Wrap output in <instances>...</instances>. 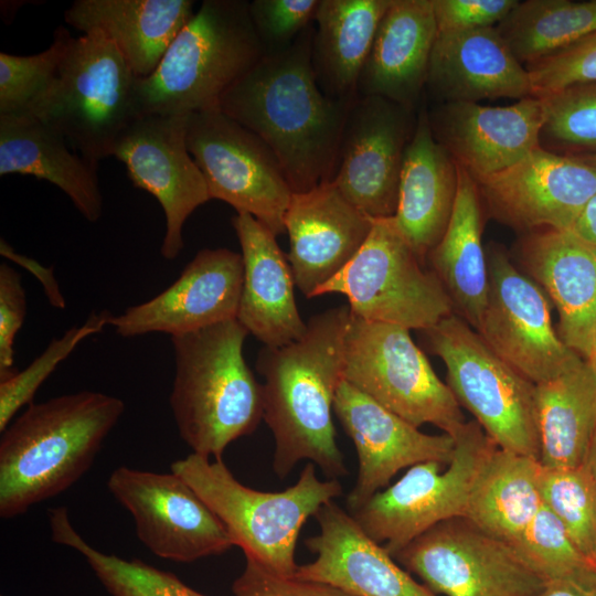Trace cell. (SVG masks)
I'll list each match as a JSON object with an SVG mask.
<instances>
[{
  "label": "cell",
  "instance_id": "5",
  "mask_svg": "<svg viewBox=\"0 0 596 596\" xmlns=\"http://www.w3.org/2000/svg\"><path fill=\"white\" fill-rule=\"evenodd\" d=\"M246 0H204L155 72L138 78L139 116H189L219 108L223 95L265 55Z\"/></svg>",
  "mask_w": 596,
  "mask_h": 596
},
{
  "label": "cell",
  "instance_id": "34",
  "mask_svg": "<svg viewBox=\"0 0 596 596\" xmlns=\"http://www.w3.org/2000/svg\"><path fill=\"white\" fill-rule=\"evenodd\" d=\"M541 464L498 446L472 483L464 518L513 545L542 505Z\"/></svg>",
  "mask_w": 596,
  "mask_h": 596
},
{
  "label": "cell",
  "instance_id": "29",
  "mask_svg": "<svg viewBox=\"0 0 596 596\" xmlns=\"http://www.w3.org/2000/svg\"><path fill=\"white\" fill-rule=\"evenodd\" d=\"M192 0H76L65 22L109 40L138 78L150 76L193 17Z\"/></svg>",
  "mask_w": 596,
  "mask_h": 596
},
{
  "label": "cell",
  "instance_id": "32",
  "mask_svg": "<svg viewBox=\"0 0 596 596\" xmlns=\"http://www.w3.org/2000/svg\"><path fill=\"white\" fill-rule=\"evenodd\" d=\"M483 212L475 179L458 166V188L450 221L426 258L448 294L455 313L475 330L489 289L487 255L481 240Z\"/></svg>",
  "mask_w": 596,
  "mask_h": 596
},
{
  "label": "cell",
  "instance_id": "12",
  "mask_svg": "<svg viewBox=\"0 0 596 596\" xmlns=\"http://www.w3.org/2000/svg\"><path fill=\"white\" fill-rule=\"evenodd\" d=\"M187 143L211 199L254 216L276 236L286 232L292 191L274 152L258 136L212 108L189 115Z\"/></svg>",
  "mask_w": 596,
  "mask_h": 596
},
{
  "label": "cell",
  "instance_id": "2",
  "mask_svg": "<svg viewBox=\"0 0 596 596\" xmlns=\"http://www.w3.org/2000/svg\"><path fill=\"white\" fill-rule=\"evenodd\" d=\"M349 306L313 315L301 338L258 352L264 377L263 419L273 433V470L279 479L309 460L328 479L345 477L344 456L332 419L337 390L344 380Z\"/></svg>",
  "mask_w": 596,
  "mask_h": 596
},
{
  "label": "cell",
  "instance_id": "30",
  "mask_svg": "<svg viewBox=\"0 0 596 596\" xmlns=\"http://www.w3.org/2000/svg\"><path fill=\"white\" fill-rule=\"evenodd\" d=\"M64 135L34 115L0 116V175L22 174L62 190L96 222L103 213L97 166L68 148Z\"/></svg>",
  "mask_w": 596,
  "mask_h": 596
},
{
  "label": "cell",
  "instance_id": "7",
  "mask_svg": "<svg viewBox=\"0 0 596 596\" xmlns=\"http://www.w3.org/2000/svg\"><path fill=\"white\" fill-rule=\"evenodd\" d=\"M136 81L103 34L71 36L56 79L32 115L60 130L74 151L98 167L139 117Z\"/></svg>",
  "mask_w": 596,
  "mask_h": 596
},
{
  "label": "cell",
  "instance_id": "43",
  "mask_svg": "<svg viewBox=\"0 0 596 596\" xmlns=\"http://www.w3.org/2000/svg\"><path fill=\"white\" fill-rule=\"evenodd\" d=\"M525 67L533 96H544L575 83L596 81V32Z\"/></svg>",
  "mask_w": 596,
  "mask_h": 596
},
{
  "label": "cell",
  "instance_id": "42",
  "mask_svg": "<svg viewBox=\"0 0 596 596\" xmlns=\"http://www.w3.org/2000/svg\"><path fill=\"white\" fill-rule=\"evenodd\" d=\"M320 0H253L249 15L266 53L288 47L313 22Z\"/></svg>",
  "mask_w": 596,
  "mask_h": 596
},
{
  "label": "cell",
  "instance_id": "19",
  "mask_svg": "<svg viewBox=\"0 0 596 596\" xmlns=\"http://www.w3.org/2000/svg\"><path fill=\"white\" fill-rule=\"evenodd\" d=\"M333 412L358 456L356 480L347 497L350 514L389 487L400 470L424 461L448 465L453 458L451 436L421 432L344 380L337 390Z\"/></svg>",
  "mask_w": 596,
  "mask_h": 596
},
{
  "label": "cell",
  "instance_id": "52",
  "mask_svg": "<svg viewBox=\"0 0 596 596\" xmlns=\"http://www.w3.org/2000/svg\"><path fill=\"white\" fill-rule=\"evenodd\" d=\"M574 158H577L578 160L587 163V164H590L593 167H596V156H589V157H574Z\"/></svg>",
  "mask_w": 596,
  "mask_h": 596
},
{
  "label": "cell",
  "instance_id": "4",
  "mask_svg": "<svg viewBox=\"0 0 596 596\" xmlns=\"http://www.w3.org/2000/svg\"><path fill=\"white\" fill-rule=\"evenodd\" d=\"M248 331L237 319L171 337L175 374L170 407L192 454L222 460L227 446L263 419V389L247 365Z\"/></svg>",
  "mask_w": 596,
  "mask_h": 596
},
{
  "label": "cell",
  "instance_id": "28",
  "mask_svg": "<svg viewBox=\"0 0 596 596\" xmlns=\"http://www.w3.org/2000/svg\"><path fill=\"white\" fill-rule=\"evenodd\" d=\"M458 188V166L435 139L428 109L417 111L416 126L406 147L400 175L395 221L424 262L444 235Z\"/></svg>",
  "mask_w": 596,
  "mask_h": 596
},
{
  "label": "cell",
  "instance_id": "15",
  "mask_svg": "<svg viewBox=\"0 0 596 596\" xmlns=\"http://www.w3.org/2000/svg\"><path fill=\"white\" fill-rule=\"evenodd\" d=\"M107 488L132 515L140 542L160 558L191 563L234 546L219 517L172 471L120 466L109 475Z\"/></svg>",
  "mask_w": 596,
  "mask_h": 596
},
{
  "label": "cell",
  "instance_id": "47",
  "mask_svg": "<svg viewBox=\"0 0 596 596\" xmlns=\"http://www.w3.org/2000/svg\"><path fill=\"white\" fill-rule=\"evenodd\" d=\"M536 596H596V567L588 565L550 581Z\"/></svg>",
  "mask_w": 596,
  "mask_h": 596
},
{
  "label": "cell",
  "instance_id": "27",
  "mask_svg": "<svg viewBox=\"0 0 596 596\" xmlns=\"http://www.w3.org/2000/svg\"><path fill=\"white\" fill-rule=\"evenodd\" d=\"M437 26L433 0H392L359 81V96L415 109L426 87Z\"/></svg>",
  "mask_w": 596,
  "mask_h": 596
},
{
  "label": "cell",
  "instance_id": "36",
  "mask_svg": "<svg viewBox=\"0 0 596 596\" xmlns=\"http://www.w3.org/2000/svg\"><path fill=\"white\" fill-rule=\"evenodd\" d=\"M49 524L52 540L82 554L111 596H205L172 573L94 549L74 529L64 507L49 510Z\"/></svg>",
  "mask_w": 596,
  "mask_h": 596
},
{
  "label": "cell",
  "instance_id": "25",
  "mask_svg": "<svg viewBox=\"0 0 596 596\" xmlns=\"http://www.w3.org/2000/svg\"><path fill=\"white\" fill-rule=\"evenodd\" d=\"M426 88L441 103L533 96L526 67L496 26L437 32Z\"/></svg>",
  "mask_w": 596,
  "mask_h": 596
},
{
  "label": "cell",
  "instance_id": "13",
  "mask_svg": "<svg viewBox=\"0 0 596 596\" xmlns=\"http://www.w3.org/2000/svg\"><path fill=\"white\" fill-rule=\"evenodd\" d=\"M393 558L436 595L536 596L545 586L512 545L464 517L437 523Z\"/></svg>",
  "mask_w": 596,
  "mask_h": 596
},
{
  "label": "cell",
  "instance_id": "21",
  "mask_svg": "<svg viewBox=\"0 0 596 596\" xmlns=\"http://www.w3.org/2000/svg\"><path fill=\"white\" fill-rule=\"evenodd\" d=\"M435 139L472 178L502 171L540 146L543 99L529 96L508 106L445 102L428 110Z\"/></svg>",
  "mask_w": 596,
  "mask_h": 596
},
{
  "label": "cell",
  "instance_id": "14",
  "mask_svg": "<svg viewBox=\"0 0 596 596\" xmlns=\"http://www.w3.org/2000/svg\"><path fill=\"white\" fill-rule=\"evenodd\" d=\"M489 289L476 331L504 362L534 384L551 380L584 359L554 329L541 287L511 260L503 246L486 247Z\"/></svg>",
  "mask_w": 596,
  "mask_h": 596
},
{
  "label": "cell",
  "instance_id": "10",
  "mask_svg": "<svg viewBox=\"0 0 596 596\" xmlns=\"http://www.w3.org/2000/svg\"><path fill=\"white\" fill-rule=\"evenodd\" d=\"M409 331L351 313L344 381L409 424H432L454 438L466 423L460 405Z\"/></svg>",
  "mask_w": 596,
  "mask_h": 596
},
{
  "label": "cell",
  "instance_id": "31",
  "mask_svg": "<svg viewBox=\"0 0 596 596\" xmlns=\"http://www.w3.org/2000/svg\"><path fill=\"white\" fill-rule=\"evenodd\" d=\"M392 0H320L311 65L322 93L351 105L380 22Z\"/></svg>",
  "mask_w": 596,
  "mask_h": 596
},
{
  "label": "cell",
  "instance_id": "48",
  "mask_svg": "<svg viewBox=\"0 0 596 596\" xmlns=\"http://www.w3.org/2000/svg\"><path fill=\"white\" fill-rule=\"evenodd\" d=\"M0 253L2 256L12 259L14 263L29 269V272L33 273L39 280H41L44 291L53 307L60 309L65 308V300L51 269L45 268L30 257L14 252L13 248L3 240H1L0 243Z\"/></svg>",
  "mask_w": 596,
  "mask_h": 596
},
{
  "label": "cell",
  "instance_id": "49",
  "mask_svg": "<svg viewBox=\"0 0 596 596\" xmlns=\"http://www.w3.org/2000/svg\"><path fill=\"white\" fill-rule=\"evenodd\" d=\"M572 230L596 246V195L588 202Z\"/></svg>",
  "mask_w": 596,
  "mask_h": 596
},
{
  "label": "cell",
  "instance_id": "1",
  "mask_svg": "<svg viewBox=\"0 0 596 596\" xmlns=\"http://www.w3.org/2000/svg\"><path fill=\"white\" fill-rule=\"evenodd\" d=\"M313 23L288 47L266 53L219 108L274 152L292 193L333 178L351 105L326 96L311 65Z\"/></svg>",
  "mask_w": 596,
  "mask_h": 596
},
{
  "label": "cell",
  "instance_id": "46",
  "mask_svg": "<svg viewBox=\"0 0 596 596\" xmlns=\"http://www.w3.org/2000/svg\"><path fill=\"white\" fill-rule=\"evenodd\" d=\"M519 0H433L437 32L497 26Z\"/></svg>",
  "mask_w": 596,
  "mask_h": 596
},
{
  "label": "cell",
  "instance_id": "44",
  "mask_svg": "<svg viewBox=\"0 0 596 596\" xmlns=\"http://www.w3.org/2000/svg\"><path fill=\"white\" fill-rule=\"evenodd\" d=\"M233 582L234 596H353L343 589L317 581L275 574L253 558Z\"/></svg>",
  "mask_w": 596,
  "mask_h": 596
},
{
  "label": "cell",
  "instance_id": "40",
  "mask_svg": "<svg viewBox=\"0 0 596 596\" xmlns=\"http://www.w3.org/2000/svg\"><path fill=\"white\" fill-rule=\"evenodd\" d=\"M110 313H92L86 321L67 330L63 337L53 340L49 347L23 371L0 382V430L3 432L15 413L25 404H31L36 390L66 359L76 345L91 334L100 332L109 323Z\"/></svg>",
  "mask_w": 596,
  "mask_h": 596
},
{
  "label": "cell",
  "instance_id": "41",
  "mask_svg": "<svg viewBox=\"0 0 596 596\" xmlns=\"http://www.w3.org/2000/svg\"><path fill=\"white\" fill-rule=\"evenodd\" d=\"M512 546L545 583L592 565L575 547L556 515L543 503Z\"/></svg>",
  "mask_w": 596,
  "mask_h": 596
},
{
  "label": "cell",
  "instance_id": "33",
  "mask_svg": "<svg viewBox=\"0 0 596 596\" xmlns=\"http://www.w3.org/2000/svg\"><path fill=\"white\" fill-rule=\"evenodd\" d=\"M539 461L545 468L585 465L596 435V372L583 360L535 384Z\"/></svg>",
  "mask_w": 596,
  "mask_h": 596
},
{
  "label": "cell",
  "instance_id": "26",
  "mask_svg": "<svg viewBox=\"0 0 596 596\" xmlns=\"http://www.w3.org/2000/svg\"><path fill=\"white\" fill-rule=\"evenodd\" d=\"M244 277L237 320L266 347H281L307 329L295 299V278L276 235L254 216L236 213Z\"/></svg>",
  "mask_w": 596,
  "mask_h": 596
},
{
  "label": "cell",
  "instance_id": "11",
  "mask_svg": "<svg viewBox=\"0 0 596 596\" xmlns=\"http://www.w3.org/2000/svg\"><path fill=\"white\" fill-rule=\"evenodd\" d=\"M448 465L424 461L351 513L362 531L393 556L437 523L464 517L476 476L497 445L476 422H466Z\"/></svg>",
  "mask_w": 596,
  "mask_h": 596
},
{
  "label": "cell",
  "instance_id": "38",
  "mask_svg": "<svg viewBox=\"0 0 596 596\" xmlns=\"http://www.w3.org/2000/svg\"><path fill=\"white\" fill-rule=\"evenodd\" d=\"M540 146L567 157L596 156V81L575 83L544 96Z\"/></svg>",
  "mask_w": 596,
  "mask_h": 596
},
{
  "label": "cell",
  "instance_id": "18",
  "mask_svg": "<svg viewBox=\"0 0 596 596\" xmlns=\"http://www.w3.org/2000/svg\"><path fill=\"white\" fill-rule=\"evenodd\" d=\"M188 117L139 116L121 134L113 153L125 164L134 187L149 192L160 203L166 219L160 253L168 260L183 249L188 217L212 200L188 149Z\"/></svg>",
  "mask_w": 596,
  "mask_h": 596
},
{
  "label": "cell",
  "instance_id": "8",
  "mask_svg": "<svg viewBox=\"0 0 596 596\" xmlns=\"http://www.w3.org/2000/svg\"><path fill=\"white\" fill-rule=\"evenodd\" d=\"M446 366L447 385L501 449L539 460L535 384L498 356L456 313L421 331Z\"/></svg>",
  "mask_w": 596,
  "mask_h": 596
},
{
  "label": "cell",
  "instance_id": "22",
  "mask_svg": "<svg viewBox=\"0 0 596 596\" xmlns=\"http://www.w3.org/2000/svg\"><path fill=\"white\" fill-rule=\"evenodd\" d=\"M372 224L373 219L350 203L332 181L292 193L285 230L297 288L313 298L355 256Z\"/></svg>",
  "mask_w": 596,
  "mask_h": 596
},
{
  "label": "cell",
  "instance_id": "16",
  "mask_svg": "<svg viewBox=\"0 0 596 596\" xmlns=\"http://www.w3.org/2000/svg\"><path fill=\"white\" fill-rule=\"evenodd\" d=\"M416 120L415 109L379 96H359L349 108L331 181L372 219L396 213L403 158Z\"/></svg>",
  "mask_w": 596,
  "mask_h": 596
},
{
  "label": "cell",
  "instance_id": "45",
  "mask_svg": "<svg viewBox=\"0 0 596 596\" xmlns=\"http://www.w3.org/2000/svg\"><path fill=\"white\" fill-rule=\"evenodd\" d=\"M26 310L25 291L18 272L0 265V382L18 373L14 365V340Z\"/></svg>",
  "mask_w": 596,
  "mask_h": 596
},
{
  "label": "cell",
  "instance_id": "50",
  "mask_svg": "<svg viewBox=\"0 0 596 596\" xmlns=\"http://www.w3.org/2000/svg\"><path fill=\"white\" fill-rule=\"evenodd\" d=\"M586 464L588 468L590 469L596 481V435H595L593 445L590 447V451H589Z\"/></svg>",
  "mask_w": 596,
  "mask_h": 596
},
{
  "label": "cell",
  "instance_id": "17",
  "mask_svg": "<svg viewBox=\"0 0 596 596\" xmlns=\"http://www.w3.org/2000/svg\"><path fill=\"white\" fill-rule=\"evenodd\" d=\"M473 179L487 214L522 234L572 230L596 195V167L542 147L502 171Z\"/></svg>",
  "mask_w": 596,
  "mask_h": 596
},
{
  "label": "cell",
  "instance_id": "23",
  "mask_svg": "<svg viewBox=\"0 0 596 596\" xmlns=\"http://www.w3.org/2000/svg\"><path fill=\"white\" fill-rule=\"evenodd\" d=\"M315 518L320 531L305 540V545L317 557L298 565L295 577L327 583L353 596H437L403 570L333 500Z\"/></svg>",
  "mask_w": 596,
  "mask_h": 596
},
{
  "label": "cell",
  "instance_id": "37",
  "mask_svg": "<svg viewBox=\"0 0 596 596\" xmlns=\"http://www.w3.org/2000/svg\"><path fill=\"white\" fill-rule=\"evenodd\" d=\"M540 493L578 552L596 566V481L587 464L574 468L541 466Z\"/></svg>",
  "mask_w": 596,
  "mask_h": 596
},
{
  "label": "cell",
  "instance_id": "9",
  "mask_svg": "<svg viewBox=\"0 0 596 596\" xmlns=\"http://www.w3.org/2000/svg\"><path fill=\"white\" fill-rule=\"evenodd\" d=\"M422 263L394 216L373 219L362 247L315 297L341 294L355 317L425 331L455 310L436 274Z\"/></svg>",
  "mask_w": 596,
  "mask_h": 596
},
{
  "label": "cell",
  "instance_id": "35",
  "mask_svg": "<svg viewBox=\"0 0 596 596\" xmlns=\"http://www.w3.org/2000/svg\"><path fill=\"white\" fill-rule=\"evenodd\" d=\"M496 29L525 66L596 32V0L519 1Z\"/></svg>",
  "mask_w": 596,
  "mask_h": 596
},
{
  "label": "cell",
  "instance_id": "3",
  "mask_svg": "<svg viewBox=\"0 0 596 596\" xmlns=\"http://www.w3.org/2000/svg\"><path fill=\"white\" fill-rule=\"evenodd\" d=\"M124 411L120 398L93 391L29 404L1 432V518L21 515L72 487Z\"/></svg>",
  "mask_w": 596,
  "mask_h": 596
},
{
  "label": "cell",
  "instance_id": "39",
  "mask_svg": "<svg viewBox=\"0 0 596 596\" xmlns=\"http://www.w3.org/2000/svg\"><path fill=\"white\" fill-rule=\"evenodd\" d=\"M71 36L64 26H58L52 43L41 53H0V116L34 113L56 79Z\"/></svg>",
  "mask_w": 596,
  "mask_h": 596
},
{
  "label": "cell",
  "instance_id": "24",
  "mask_svg": "<svg viewBox=\"0 0 596 596\" xmlns=\"http://www.w3.org/2000/svg\"><path fill=\"white\" fill-rule=\"evenodd\" d=\"M518 255L554 304L562 341L586 360L596 334V246L573 230L545 228L523 234Z\"/></svg>",
  "mask_w": 596,
  "mask_h": 596
},
{
  "label": "cell",
  "instance_id": "20",
  "mask_svg": "<svg viewBox=\"0 0 596 596\" xmlns=\"http://www.w3.org/2000/svg\"><path fill=\"white\" fill-rule=\"evenodd\" d=\"M243 277L241 253L201 249L171 286L143 304L111 315L108 324L125 338L151 332L174 337L237 319Z\"/></svg>",
  "mask_w": 596,
  "mask_h": 596
},
{
  "label": "cell",
  "instance_id": "6",
  "mask_svg": "<svg viewBox=\"0 0 596 596\" xmlns=\"http://www.w3.org/2000/svg\"><path fill=\"white\" fill-rule=\"evenodd\" d=\"M171 471L212 509L245 557L287 577L295 576L298 567L295 552L304 524L343 492L338 479L320 480L312 462L294 486L277 492L248 488L222 460L192 453L175 460Z\"/></svg>",
  "mask_w": 596,
  "mask_h": 596
},
{
  "label": "cell",
  "instance_id": "51",
  "mask_svg": "<svg viewBox=\"0 0 596 596\" xmlns=\"http://www.w3.org/2000/svg\"><path fill=\"white\" fill-rule=\"evenodd\" d=\"M586 361L593 366L596 372V334L593 341L592 350Z\"/></svg>",
  "mask_w": 596,
  "mask_h": 596
}]
</instances>
